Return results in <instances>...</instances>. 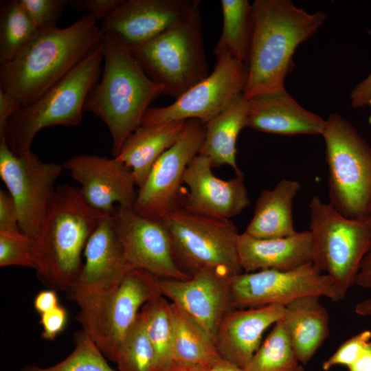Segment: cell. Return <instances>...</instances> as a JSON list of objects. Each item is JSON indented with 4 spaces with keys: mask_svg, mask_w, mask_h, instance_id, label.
<instances>
[{
    "mask_svg": "<svg viewBox=\"0 0 371 371\" xmlns=\"http://www.w3.org/2000/svg\"><path fill=\"white\" fill-rule=\"evenodd\" d=\"M97 22L88 14L65 28L39 29L14 59L0 64V89L22 106L36 101L102 43Z\"/></svg>",
    "mask_w": 371,
    "mask_h": 371,
    "instance_id": "6da1fadb",
    "label": "cell"
},
{
    "mask_svg": "<svg viewBox=\"0 0 371 371\" xmlns=\"http://www.w3.org/2000/svg\"><path fill=\"white\" fill-rule=\"evenodd\" d=\"M254 27L244 97L284 89L297 47L313 36L327 19L308 13L290 0H256Z\"/></svg>",
    "mask_w": 371,
    "mask_h": 371,
    "instance_id": "7a4b0ae2",
    "label": "cell"
},
{
    "mask_svg": "<svg viewBox=\"0 0 371 371\" xmlns=\"http://www.w3.org/2000/svg\"><path fill=\"white\" fill-rule=\"evenodd\" d=\"M103 51L102 72L87 96L84 111L106 124L115 157L127 138L142 126L150 104L164 89L146 74L115 33H104Z\"/></svg>",
    "mask_w": 371,
    "mask_h": 371,
    "instance_id": "3957f363",
    "label": "cell"
},
{
    "mask_svg": "<svg viewBox=\"0 0 371 371\" xmlns=\"http://www.w3.org/2000/svg\"><path fill=\"white\" fill-rule=\"evenodd\" d=\"M104 214L85 201L80 188L69 184L57 186L35 239L36 274L48 289L69 291L83 266L82 252Z\"/></svg>",
    "mask_w": 371,
    "mask_h": 371,
    "instance_id": "277c9868",
    "label": "cell"
},
{
    "mask_svg": "<svg viewBox=\"0 0 371 371\" xmlns=\"http://www.w3.org/2000/svg\"><path fill=\"white\" fill-rule=\"evenodd\" d=\"M103 61L102 41L61 80L14 114L0 139L20 155L31 151L34 137L43 128L78 126L87 96L101 76Z\"/></svg>",
    "mask_w": 371,
    "mask_h": 371,
    "instance_id": "5b68a950",
    "label": "cell"
},
{
    "mask_svg": "<svg viewBox=\"0 0 371 371\" xmlns=\"http://www.w3.org/2000/svg\"><path fill=\"white\" fill-rule=\"evenodd\" d=\"M201 1L157 37L126 45L146 74L164 89V94L181 96L209 76L200 12Z\"/></svg>",
    "mask_w": 371,
    "mask_h": 371,
    "instance_id": "8992f818",
    "label": "cell"
},
{
    "mask_svg": "<svg viewBox=\"0 0 371 371\" xmlns=\"http://www.w3.org/2000/svg\"><path fill=\"white\" fill-rule=\"evenodd\" d=\"M160 218L170 234L178 265L190 276L212 271L231 280L243 273L237 249L239 234L230 219L204 215L183 206Z\"/></svg>",
    "mask_w": 371,
    "mask_h": 371,
    "instance_id": "52a82bcc",
    "label": "cell"
},
{
    "mask_svg": "<svg viewBox=\"0 0 371 371\" xmlns=\"http://www.w3.org/2000/svg\"><path fill=\"white\" fill-rule=\"evenodd\" d=\"M326 144L329 203L350 218L371 216V146L346 118L331 113Z\"/></svg>",
    "mask_w": 371,
    "mask_h": 371,
    "instance_id": "ba28073f",
    "label": "cell"
},
{
    "mask_svg": "<svg viewBox=\"0 0 371 371\" xmlns=\"http://www.w3.org/2000/svg\"><path fill=\"white\" fill-rule=\"evenodd\" d=\"M308 207L313 263L346 294L371 245V216L347 218L317 195Z\"/></svg>",
    "mask_w": 371,
    "mask_h": 371,
    "instance_id": "9c48e42d",
    "label": "cell"
},
{
    "mask_svg": "<svg viewBox=\"0 0 371 371\" xmlns=\"http://www.w3.org/2000/svg\"><path fill=\"white\" fill-rule=\"evenodd\" d=\"M160 295L158 278L131 269L113 291L79 307L77 319L104 356L115 363L121 341L142 306Z\"/></svg>",
    "mask_w": 371,
    "mask_h": 371,
    "instance_id": "30bf717a",
    "label": "cell"
},
{
    "mask_svg": "<svg viewBox=\"0 0 371 371\" xmlns=\"http://www.w3.org/2000/svg\"><path fill=\"white\" fill-rule=\"evenodd\" d=\"M63 169L32 150L16 155L0 139V177L16 206L21 231L34 239L39 236Z\"/></svg>",
    "mask_w": 371,
    "mask_h": 371,
    "instance_id": "8fae6325",
    "label": "cell"
},
{
    "mask_svg": "<svg viewBox=\"0 0 371 371\" xmlns=\"http://www.w3.org/2000/svg\"><path fill=\"white\" fill-rule=\"evenodd\" d=\"M230 293L234 308L269 304L286 306L299 298L311 295L339 302L346 296L331 278L313 262L288 271L243 272L231 279Z\"/></svg>",
    "mask_w": 371,
    "mask_h": 371,
    "instance_id": "7c38bea8",
    "label": "cell"
},
{
    "mask_svg": "<svg viewBox=\"0 0 371 371\" xmlns=\"http://www.w3.org/2000/svg\"><path fill=\"white\" fill-rule=\"evenodd\" d=\"M247 80V68L244 63L228 55L218 58L213 71L172 104L150 107L142 126L192 119L206 124L243 93Z\"/></svg>",
    "mask_w": 371,
    "mask_h": 371,
    "instance_id": "4fadbf2b",
    "label": "cell"
},
{
    "mask_svg": "<svg viewBox=\"0 0 371 371\" xmlns=\"http://www.w3.org/2000/svg\"><path fill=\"white\" fill-rule=\"evenodd\" d=\"M205 135V124L195 119L186 121L177 141L159 158L139 188L133 206L136 213L160 218L181 206L184 175L190 163L200 153Z\"/></svg>",
    "mask_w": 371,
    "mask_h": 371,
    "instance_id": "5bb4252c",
    "label": "cell"
},
{
    "mask_svg": "<svg viewBox=\"0 0 371 371\" xmlns=\"http://www.w3.org/2000/svg\"><path fill=\"white\" fill-rule=\"evenodd\" d=\"M112 215L131 270L142 269L162 279L191 278L178 265L170 234L161 218L143 216L133 208L118 206Z\"/></svg>",
    "mask_w": 371,
    "mask_h": 371,
    "instance_id": "9a60e30c",
    "label": "cell"
},
{
    "mask_svg": "<svg viewBox=\"0 0 371 371\" xmlns=\"http://www.w3.org/2000/svg\"><path fill=\"white\" fill-rule=\"evenodd\" d=\"M84 251L85 262L67 293L79 307L113 291L131 270L112 214L102 216Z\"/></svg>",
    "mask_w": 371,
    "mask_h": 371,
    "instance_id": "2e32d148",
    "label": "cell"
},
{
    "mask_svg": "<svg viewBox=\"0 0 371 371\" xmlns=\"http://www.w3.org/2000/svg\"><path fill=\"white\" fill-rule=\"evenodd\" d=\"M63 166L80 184L84 199L95 210L112 214L116 204L133 209L135 182L131 170L115 157L78 155L67 159Z\"/></svg>",
    "mask_w": 371,
    "mask_h": 371,
    "instance_id": "e0dca14e",
    "label": "cell"
},
{
    "mask_svg": "<svg viewBox=\"0 0 371 371\" xmlns=\"http://www.w3.org/2000/svg\"><path fill=\"white\" fill-rule=\"evenodd\" d=\"M230 280L212 271L193 274L187 280L159 278L161 294L180 306L215 343L218 326L234 309Z\"/></svg>",
    "mask_w": 371,
    "mask_h": 371,
    "instance_id": "ac0fdd59",
    "label": "cell"
},
{
    "mask_svg": "<svg viewBox=\"0 0 371 371\" xmlns=\"http://www.w3.org/2000/svg\"><path fill=\"white\" fill-rule=\"evenodd\" d=\"M212 168L204 155L199 154L192 160L183 178L189 192L181 206L204 215L230 219L250 203L244 175L223 180L216 177Z\"/></svg>",
    "mask_w": 371,
    "mask_h": 371,
    "instance_id": "d6986e66",
    "label": "cell"
},
{
    "mask_svg": "<svg viewBox=\"0 0 371 371\" xmlns=\"http://www.w3.org/2000/svg\"><path fill=\"white\" fill-rule=\"evenodd\" d=\"M199 0H124L105 21L104 33L113 32L126 45L144 43L186 15Z\"/></svg>",
    "mask_w": 371,
    "mask_h": 371,
    "instance_id": "ffe728a7",
    "label": "cell"
},
{
    "mask_svg": "<svg viewBox=\"0 0 371 371\" xmlns=\"http://www.w3.org/2000/svg\"><path fill=\"white\" fill-rule=\"evenodd\" d=\"M285 306L280 304L229 311L221 321L215 339L221 356L245 369L262 344L265 332L281 320Z\"/></svg>",
    "mask_w": 371,
    "mask_h": 371,
    "instance_id": "44dd1931",
    "label": "cell"
},
{
    "mask_svg": "<svg viewBox=\"0 0 371 371\" xmlns=\"http://www.w3.org/2000/svg\"><path fill=\"white\" fill-rule=\"evenodd\" d=\"M248 101L247 127L281 135H322L326 120L303 108L284 89Z\"/></svg>",
    "mask_w": 371,
    "mask_h": 371,
    "instance_id": "7402d4cb",
    "label": "cell"
},
{
    "mask_svg": "<svg viewBox=\"0 0 371 371\" xmlns=\"http://www.w3.org/2000/svg\"><path fill=\"white\" fill-rule=\"evenodd\" d=\"M237 249L243 272L292 270L313 262L309 230L286 237L260 239L239 234Z\"/></svg>",
    "mask_w": 371,
    "mask_h": 371,
    "instance_id": "603a6c76",
    "label": "cell"
},
{
    "mask_svg": "<svg viewBox=\"0 0 371 371\" xmlns=\"http://www.w3.org/2000/svg\"><path fill=\"white\" fill-rule=\"evenodd\" d=\"M319 296L299 298L285 306L282 319L300 363L306 364L330 334L328 311Z\"/></svg>",
    "mask_w": 371,
    "mask_h": 371,
    "instance_id": "cb8c5ba5",
    "label": "cell"
},
{
    "mask_svg": "<svg viewBox=\"0 0 371 371\" xmlns=\"http://www.w3.org/2000/svg\"><path fill=\"white\" fill-rule=\"evenodd\" d=\"M186 121L141 126L126 140L115 157L131 171L136 186L141 187L151 169L178 139Z\"/></svg>",
    "mask_w": 371,
    "mask_h": 371,
    "instance_id": "d4e9b609",
    "label": "cell"
},
{
    "mask_svg": "<svg viewBox=\"0 0 371 371\" xmlns=\"http://www.w3.org/2000/svg\"><path fill=\"white\" fill-rule=\"evenodd\" d=\"M300 189L299 181L282 179L273 189L263 190L256 201L254 216L244 232L260 239L296 234L293 202Z\"/></svg>",
    "mask_w": 371,
    "mask_h": 371,
    "instance_id": "484cf974",
    "label": "cell"
},
{
    "mask_svg": "<svg viewBox=\"0 0 371 371\" xmlns=\"http://www.w3.org/2000/svg\"><path fill=\"white\" fill-rule=\"evenodd\" d=\"M248 109V101L241 93L205 124L199 154L209 159L212 168L228 165L236 176L244 175L236 162V142L241 130L247 127Z\"/></svg>",
    "mask_w": 371,
    "mask_h": 371,
    "instance_id": "4316f807",
    "label": "cell"
},
{
    "mask_svg": "<svg viewBox=\"0 0 371 371\" xmlns=\"http://www.w3.org/2000/svg\"><path fill=\"white\" fill-rule=\"evenodd\" d=\"M171 307L173 361L212 368L224 360L213 339L199 324L178 305L171 302Z\"/></svg>",
    "mask_w": 371,
    "mask_h": 371,
    "instance_id": "83f0119b",
    "label": "cell"
},
{
    "mask_svg": "<svg viewBox=\"0 0 371 371\" xmlns=\"http://www.w3.org/2000/svg\"><path fill=\"white\" fill-rule=\"evenodd\" d=\"M223 25L214 48L216 58L225 55L247 67L254 21L252 4L247 0H221Z\"/></svg>",
    "mask_w": 371,
    "mask_h": 371,
    "instance_id": "f1b7e54d",
    "label": "cell"
},
{
    "mask_svg": "<svg viewBox=\"0 0 371 371\" xmlns=\"http://www.w3.org/2000/svg\"><path fill=\"white\" fill-rule=\"evenodd\" d=\"M139 315L155 351L158 371H166L173 362V317L171 302L160 295L146 303Z\"/></svg>",
    "mask_w": 371,
    "mask_h": 371,
    "instance_id": "f546056e",
    "label": "cell"
},
{
    "mask_svg": "<svg viewBox=\"0 0 371 371\" xmlns=\"http://www.w3.org/2000/svg\"><path fill=\"white\" fill-rule=\"evenodd\" d=\"M0 4V64H4L14 59L39 29L19 0L1 1Z\"/></svg>",
    "mask_w": 371,
    "mask_h": 371,
    "instance_id": "4dcf8cb0",
    "label": "cell"
},
{
    "mask_svg": "<svg viewBox=\"0 0 371 371\" xmlns=\"http://www.w3.org/2000/svg\"><path fill=\"white\" fill-rule=\"evenodd\" d=\"M282 320L276 322L245 368L247 371H293L298 366Z\"/></svg>",
    "mask_w": 371,
    "mask_h": 371,
    "instance_id": "1f68e13d",
    "label": "cell"
},
{
    "mask_svg": "<svg viewBox=\"0 0 371 371\" xmlns=\"http://www.w3.org/2000/svg\"><path fill=\"white\" fill-rule=\"evenodd\" d=\"M118 371H158L157 357L139 313L119 346Z\"/></svg>",
    "mask_w": 371,
    "mask_h": 371,
    "instance_id": "d6a6232c",
    "label": "cell"
},
{
    "mask_svg": "<svg viewBox=\"0 0 371 371\" xmlns=\"http://www.w3.org/2000/svg\"><path fill=\"white\" fill-rule=\"evenodd\" d=\"M20 371H115L93 340L84 332L75 335V348L63 361L49 367L29 365Z\"/></svg>",
    "mask_w": 371,
    "mask_h": 371,
    "instance_id": "836d02e7",
    "label": "cell"
},
{
    "mask_svg": "<svg viewBox=\"0 0 371 371\" xmlns=\"http://www.w3.org/2000/svg\"><path fill=\"white\" fill-rule=\"evenodd\" d=\"M17 266L36 270L35 239L21 231H0V267Z\"/></svg>",
    "mask_w": 371,
    "mask_h": 371,
    "instance_id": "e575fe53",
    "label": "cell"
},
{
    "mask_svg": "<svg viewBox=\"0 0 371 371\" xmlns=\"http://www.w3.org/2000/svg\"><path fill=\"white\" fill-rule=\"evenodd\" d=\"M23 8L38 29L57 26L66 0H19Z\"/></svg>",
    "mask_w": 371,
    "mask_h": 371,
    "instance_id": "d590c367",
    "label": "cell"
},
{
    "mask_svg": "<svg viewBox=\"0 0 371 371\" xmlns=\"http://www.w3.org/2000/svg\"><path fill=\"white\" fill-rule=\"evenodd\" d=\"M371 340V331L365 330L341 344L337 350L322 363L324 370L337 365L351 366L363 353Z\"/></svg>",
    "mask_w": 371,
    "mask_h": 371,
    "instance_id": "8d00e7d4",
    "label": "cell"
},
{
    "mask_svg": "<svg viewBox=\"0 0 371 371\" xmlns=\"http://www.w3.org/2000/svg\"><path fill=\"white\" fill-rule=\"evenodd\" d=\"M124 0H69L75 10L89 12L97 21L107 19L123 3Z\"/></svg>",
    "mask_w": 371,
    "mask_h": 371,
    "instance_id": "74e56055",
    "label": "cell"
},
{
    "mask_svg": "<svg viewBox=\"0 0 371 371\" xmlns=\"http://www.w3.org/2000/svg\"><path fill=\"white\" fill-rule=\"evenodd\" d=\"M40 316L41 336L47 341L54 340L65 329L68 319L66 308L60 305Z\"/></svg>",
    "mask_w": 371,
    "mask_h": 371,
    "instance_id": "f35d334b",
    "label": "cell"
},
{
    "mask_svg": "<svg viewBox=\"0 0 371 371\" xmlns=\"http://www.w3.org/2000/svg\"><path fill=\"white\" fill-rule=\"evenodd\" d=\"M0 231H21L15 203L8 190H0Z\"/></svg>",
    "mask_w": 371,
    "mask_h": 371,
    "instance_id": "ab89813d",
    "label": "cell"
},
{
    "mask_svg": "<svg viewBox=\"0 0 371 371\" xmlns=\"http://www.w3.org/2000/svg\"><path fill=\"white\" fill-rule=\"evenodd\" d=\"M368 33L371 36V28ZM350 98L351 105L355 109L367 106L371 109V73L352 89Z\"/></svg>",
    "mask_w": 371,
    "mask_h": 371,
    "instance_id": "60d3db41",
    "label": "cell"
},
{
    "mask_svg": "<svg viewBox=\"0 0 371 371\" xmlns=\"http://www.w3.org/2000/svg\"><path fill=\"white\" fill-rule=\"evenodd\" d=\"M22 106L10 94L0 89V139L4 136L9 120Z\"/></svg>",
    "mask_w": 371,
    "mask_h": 371,
    "instance_id": "b9f144b4",
    "label": "cell"
},
{
    "mask_svg": "<svg viewBox=\"0 0 371 371\" xmlns=\"http://www.w3.org/2000/svg\"><path fill=\"white\" fill-rule=\"evenodd\" d=\"M57 291L47 289L40 291L35 297L34 306L41 315L48 312L59 306Z\"/></svg>",
    "mask_w": 371,
    "mask_h": 371,
    "instance_id": "7bdbcfd3",
    "label": "cell"
},
{
    "mask_svg": "<svg viewBox=\"0 0 371 371\" xmlns=\"http://www.w3.org/2000/svg\"><path fill=\"white\" fill-rule=\"evenodd\" d=\"M355 284L363 289H371V245L357 275Z\"/></svg>",
    "mask_w": 371,
    "mask_h": 371,
    "instance_id": "ee69618b",
    "label": "cell"
},
{
    "mask_svg": "<svg viewBox=\"0 0 371 371\" xmlns=\"http://www.w3.org/2000/svg\"><path fill=\"white\" fill-rule=\"evenodd\" d=\"M348 371H371V340L359 357L348 367Z\"/></svg>",
    "mask_w": 371,
    "mask_h": 371,
    "instance_id": "f6af8a7d",
    "label": "cell"
},
{
    "mask_svg": "<svg viewBox=\"0 0 371 371\" xmlns=\"http://www.w3.org/2000/svg\"><path fill=\"white\" fill-rule=\"evenodd\" d=\"M211 369L201 366L173 361L166 371H210Z\"/></svg>",
    "mask_w": 371,
    "mask_h": 371,
    "instance_id": "bcb514c9",
    "label": "cell"
},
{
    "mask_svg": "<svg viewBox=\"0 0 371 371\" xmlns=\"http://www.w3.org/2000/svg\"><path fill=\"white\" fill-rule=\"evenodd\" d=\"M355 312L361 316L371 317V295L357 303L355 307Z\"/></svg>",
    "mask_w": 371,
    "mask_h": 371,
    "instance_id": "7dc6e473",
    "label": "cell"
},
{
    "mask_svg": "<svg viewBox=\"0 0 371 371\" xmlns=\"http://www.w3.org/2000/svg\"><path fill=\"white\" fill-rule=\"evenodd\" d=\"M210 371H247L245 369L240 368L225 359L213 367Z\"/></svg>",
    "mask_w": 371,
    "mask_h": 371,
    "instance_id": "c3c4849f",
    "label": "cell"
},
{
    "mask_svg": "<svg viewBox=\"0 0 371 371\" xmlns=\"http://www.w3.org/2000/svg\"><path fill=\"white\" fill-rule=\"evenodd\" d=\"M293 371H305L302 365H299Z\"/></svg>",
    "mask_w": 371,
    "mask_h": 371,
    "instance_id": "681fc988",
    "label": "cell"
}]
</instances>
